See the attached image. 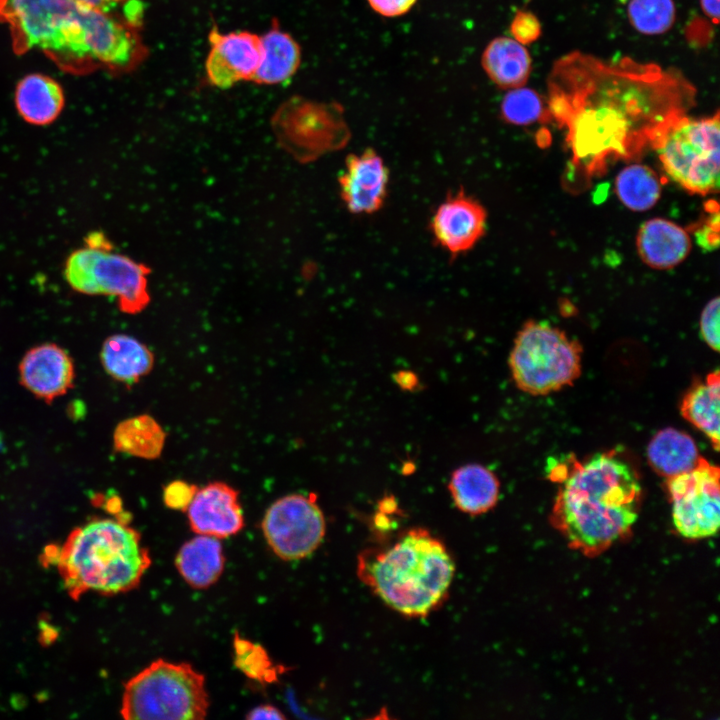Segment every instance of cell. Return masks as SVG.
Wrapping results in <instances>:
<instances>
[{"mask_svg":"<svg viewBox=\"0 0 720 720\" xmlns=\"http://www.w3.org/2000/svg\"><path fill=\"white\" fill-rule=\"evenodd\" d=\"M17 53L38 50L71 73L126 72L146 56L136 24L77 0H0Z\"/></svg>","mask_w":720,"mask_h":720,"instance_id":"obj_2","label":"cell"},{"mask_svg":"<svg viewBox=\"0 0 720 720\" xmlns=\"http://www.w3.org/2000/svg\"><path fill=\"white\" fill-rule=\"evenodd\" d=\"M285 715L276 708L273 705L270 704H263L254 707L246 714V719L249 720H256V719H285Z\"/></svg>","mask_w":720,"mask_h":720,"instance_id":"obj_37","label":"cell"},{"mask_svg":"<svg viewBox=\"0 0 720 720\" xmlns=\"http://www.w3.org/2000/svg\"><path fill=\"white\" fill-rule=\"evenodd\" d=\"M165 441L166 433L163 427L148 414L124 419L113 432V447L116 452L145 460L159 458Z\"/></svg>","mask_w":720,"mask_h":720,"instance_id":"obj_27","label":"cell"},{"mask_svg":"<svg viewBox=\"0 0 720 720\" xmlns=\"http://www.w3.org/2000/svg\"><path fill=\"white\" fill-rule=\"evenodd\" d=\"M209 706L202 673L159 658L125 683L120 712L128 720H202Z\"/></svg>","mask_w":720,"mask_h":720,"instance_id":"obj_6","label":"cell"},{"mask_svg":"<svg viewBox=\"0 0 720 720\" xmlns=\"http://www.w3.org/2000/svg\"><path fill=\"white\" fill-rule=\"evenodd\" d=\"M647 458L653 470L667 479L691 470L700 455L690 435L667 427L658 431L650 440Z\"/></svg>","mask_w":720,"mask_h":720,"instance_id":"obj_25","label":"cell"},{"mask_svg":"<svg viewBox=\"0 0 720 720\" xmlns=\"http://www.w3.org/2000/svg\"><path fill=\"white\" fill-rule=\"evenodd\" d=\"M397 383L406 389H412L415 385H417V380L414 374L410 372H399L398 375L395 377Z\"/></svg>","mask_w":720,"mask_h":720,"instance_id":"obj_40","label":"cell"},{"mask_svg":"<svg viewBox=\"0 0 720 720\" xmlns=\"http://www.w3.org/2000/svg\"><path fill=\"white\" fill-rule=\"evenodd\" d=\"M569 464L551 467V478L559 483L553 522L571 546L592 556L630 531L642 487L632 466L613 452Z\"/></svg>","mask_w":720,"mask_h":720,"instance_id":"obj_3","label":"cell"},{"mask_svg":"<svg viewBox=\"0 0 720 720\" xmlns=\"http://www.w3.org/2000/svg\"><path fill=\"white\" fill-rule=\"evenodd\" d=\"M700 5L704 14L714 23H718L719 0H700Z\"/></svg>","mask_w":720,"mask_h":720,"instance_id":"obj_38","label":"cell"},{"mask_svg":"<svg viewBox=\"0 0 720 720\" xmlns=\"http://www.w3.org/2000/svg\"><path fill=\"white\" fill-rule=\"evenodd\" d=\"M57 562L71 592L114 595L136 588L152 559L127 522L95 518L70 534Z\"/></svg>","mask_w":720,"mask_h":720,"instance_id":"obj_5","label":"cell"},{"mask_svg":"<svg viewBox=\"0 0 720 720\" xmlns=\"http://www.w3.org/2000/svg\"><path fill=\"white\" fill-rule=\"evenodd\" d=\"M276 131L281 146L302 163L342 149L351 136L344 109L336 102L294 103L280 115Z\"/></svg>","mask_w":720,"mask_h":720,"instance_id":"obj_10","label":"cell"},{"mask_svg":"<svg viewBox=\"0 0 720 720\" xmlns=\"http://www.w3.org/2000/svg\"><path fill=\"white\" fill-rule=\"evenodd\" d=\"M78 2L103 11H110L113 6L129 0H77Z\"/></svg>","mask_w":720,"mask_h":720,"instance_id":"obj_39","label":"cell"},{"mask_svg":"<svg viewBox=\"0 0 720 720\" xmlns=\"http://www.w3.org/2000/svg\"><path fill=\"white\" fill-rule=\"evenodd\" d=\"M512 38L523 45L531 44L541 35V24L530 11L518 10L510 24Z\"/></svg>","mask_w":720,"mask_h":720,"instance_id":"obj_33","label":"cell"},{"mask_svg":"<svg viewBox=\"0 0 720 720\" xmlns=\"http://www.w3.org/2000/svg\"><path fill=\"white\" fill-rule=\"evenodd\" d=\"M448 489L458 510L476 516L488 512L496 505L500 483L487 467L469 463L452 472Z\"/></svg>","mask_w":720,"mask_h":720,"instance_id":"obj_19","label":"cell"},{"mask_svg":"<svg viewBox=\"0 0 720 720\" xmlns=\"http://www.w3.org/2000/svg\"><path fill=\"white\" fill-rule=\"evenodd\" d=\"M186 513L196 535L228 538L239 533L245 524L239 491L222 481L198 488Z\"/></svg>","mask_w":720,"mask_h":720,"instance_id":"obj_16","label":"cell"},{"mask_svg":"<svg viewBox=\"0 0 720 720\" xmlns=\"http://www.w3.org/2000/svg\"><path fill=\"white\" fill-rule=\"evenodd\" d=\"M65 96L61 85L50 76L32 73L23 77L15 90V106L26 122L45 126L61 114Z\"/></svg>","mask_w":720,"mask_h":720,"instance_id":"obj_21","label":"cell"},{"mask_svg":"<svg viewBox=\"0 0 720 720\" xmlns=\"http://www.w3.org/2000/svg\"><path fill=\"white\" fill-rule=\"evenodd\" d=\"M615 190L625 207L633 211H646L659 200L661 181L650 167L635 163L618 173Z\"/></svg>","mask_w":720,"mask_h":720,"instance_id":"obj_28","label":"cell"},{"mask_svg":"<svg viewBox=\"0 0 720 720\" xmlns=\"http://www.w3.org/2000/svg\"><path fill=\"white\" fill-rule=\"evenodd\" d=\"M175 567L192 588L206 589L214 585L225 567V555L220 539L196 535L178 550Z\"/></svg>","mask_w":720,"mask_h":720,"instance_id":"obj_20","label":"cell"},{"mask_svg":"<svg viewBox=\"0 0 720 720\" xmlns=\"http://www.w3.org/2000/svg\"><path fill=\"white\" fill-rule=\"evenodd\" d=\"M260 41V61L251 81L274 85L289 80L301 62L299 44L276 23L260 36Z\"/></svg>","mask_w":720,"mask_h":720,"instance_id":"obj_24","label":"cell"},{"mask_svg":"<svg viewBox=\"0 0 720 720\" xmlns=\"http://www.w3.org/2000/svg\"><path fill=\"white\" fill-rule=\"evenodd\" d=\"M340 196L346 209L355 215L379 211L387 196L389 170L383 158L373 149L346 158L338 179Z\"/></svg>","mask_w":720,"mask_h":720,"instance_id":"obj_15","label":"cell"},{"mask_svg":"<svg viewBox=\"0 0 720 720\" xmlns=\"http://www.w3.org/2000/svg\"><path fill=\"white\" fill-rule=\"evenodd\" d=\"M198 488L184 480H173L163 489V502L169 509L186 512Z\"/></svg>","mask_w":720,"mask_h":720,"instance_id":"obj_32","label":"cell"},{"mask_svg":"<svg viewBox=\"0 0 720 720\" xmlns=\"http://www.w3.org/2000/svg\"><path fill=\"white\" fill-rule=\"evenodd\" d=\"M63 272L74 291L114 297L124 313H140L150 302L147 280L150 269L116 252L102 232L87 235L85 245L67 257Z\"/></svg>","mask_w":720,"mask_h":720,"instance_id":"obj_7","label":"cell"},{"mask_svg":"<svg viewBox=\"0 0 720 720\" xmlns=\"http://www.w3.org/2000/svg\"><path fill=\"white\" fill-rule=\"evenodd\" d=\"M370 8L377 14L387 17H399L408 13L417 0H367Z\"/></svg>","mask_w":720,"mask_h":720,"instance_id":"obj_35","label":"cell"},{"mask_svg":"<svg viewBox=\"0 0 720 720\" xmlns=\"http://www.w3.org/2000/svg\"><path fill=\"white\" fill-rule=\"evenodd\" d=\"M357 572L387 606L417 618L445 601L455 564L442 541L424 528H410L392 543L362 552Z\"/></svg>","mask_w":720,"mask_h":720,"instance_id":"obj_4","label":"cell"},{"mask_svg":"<svg viewBox=\"0 0 720 720\" xmlns=\"http://www.w3.org/2000/svg\"><path fill=\"white\" fill-rule=\"evenodd\" d=\"M719 113L705 118L680 116L667 124L651 146L666 175L699 195L719 190Z\"/></svg>","mask_w":720,"mask_h":720,"instance_id":"obj_9","label":"cell"},{"mask_svg":"<svg viewBox=\"0 0 720 720\" xmlns=\"http://www.w3.org/2000/svg\"><path fill=\"white\" fill-rule=\"evenodd\" d=\"M627 15L633 28L644 35H660L669 31L676 18L673 0H630Z\"/></svg>","mask_w":720,"mask_h":720,"instance_id":"obj_29","label":"cell"},{"mask_svg":"<svg viewBox=\"0 0 720 720\" xmlns=\"http://www.w3.org/2000/svg\"><path fill=\"white\" fill-rule=\"evenodd\" d=\"M234 665L248 678L261 684L273 683L282 673L281 666L274 665L265 648L240 634L233 638Z\"/></svg>","mask_w":720,"mask_h":720,"instance_id":"obj_30","label":"cell"},{"mask_svg":"<svg viewBox=\"0 0 720 720\" xmlns=\"http://www.w3.org/2000/svg\"><path fill=\"white\" fill-rule=\"evenodd\" d=\"M719 214L718 210L711 211L710 217L706 219L697 231H695L698 244L706 249L712 250L718 246L719 231Z\"/></svg>","mask_w":720,"mask_h":720,"instance_id":"obj_36","label":"cell"},{"mask_svg":"<svg viewBox=\"0 0 720 720\" xmlns=\"http://www.w3.org/2000/svg\"><path fill=\"white\" fill-rule=\"evenodd\" d=\"M485 208L463 190L449 194L435 209L430 227L436 243L455 257L469 251L486 231Z\"/></svg>","mask_w":720,"mask_h":720,"instance_id":"obj_14","label":"cell"},{"mask_svg":"<svg viewBox=\"0 0 720 720\" xmlns=\"http://www.w3.org/2000/svg\"><path fill=\"white\" fill-rule=\"evenodd\" d=\"M581 345L546 321H527L509 355L515 385L540 396L563 389L581 374Z\"/></svg>","mask_w":720,"mask_h":720,"instance_id":"obj_8","label":"cell"},{"mask_svg":"<svg viewBox=\"0 0 720 720\" xmlns=\"http://www.w3.org/2000/svg\"><path fill=\"white\" fill-rule=\"evenodd\" d=\"M500 112L502 118L516 126H526L544 118L546 113L541 96L524 86L511 88L504 95Z\"/></svg>","mask_w":720,"mask_h":720,"instance_id":"obj_31","label":"cell"},{"mask_svg":"<svg viewBox=\"0 0 720 720\" xmlns=\"http://www.w3.org/2000/svg\"><path fill=\"white\" fill-rule=\"evenodd\" d=\"M719 481V467L702 456L691 470L667 478L673 524L682 537L697 540L718 531Z\"/></svg>","mask_w":720,"mask_h":720,"instance_id":"obj_12","label":"cell"},{"mask_svg":"<svg viewBox=\"0 0 720 720\" xmlns=\"http://www.w3.org/2000/svg\"><path fill=\"white\" fill-rule=\"evenodd\" d=\"M636 246L645 264L664 270L684 261L691 250V239L688 232L676 223L653 218L641 225Z\"/></svg>","mask_w":720,"mask_h":720,"instance_id":"obj_18","label":"cell"},{"mask_svg":"<svg viewBox=\"0 0 720 720\" xmlns=\"http://www.w3.org/2000/svg\"><path fill=\"white\" fill-rule=\"evenodd\" d=\"M210 49L205 62L208 82L227 89L238 82L252 80L261 55L260 36L249 31L209 33Z\"/></svg>","mask_w":720,"mask_h":720,"instance_id":"obj_13","label":"cell"},{"mask_svg":"<svg viewBox=\"0 0 720 720\" xmlns=\"http://www.w3.org/2000/svg\"><path fill=\"white\" fill-rule=\"evenodd\" d=\"M21 383L40 399L50 403L73 385V360L60 346L45 343L26 352L19 365Z\"/></svg>","mask_w":720,"mask_h":720,"instance_id":"obj_17","label":"cell"},{"mask_svg":"<svg viewBox=\"0 0 720 720\" xmlns=\"http://www.w3.org/2000/svg\"><path fill=\"white\" fill-rule=\"evenodd\" d=\"M100 359L112 378L127 385L135 384L148 375L155 363L150 348L127 334H114L106 338Z\"/></svg>","mask_w":720,"mask_h":720,"instance_id":"obj_22","label":"cell"},{"mask_svg":"<svg viewBox=\"0 0 720 720\" xmlns=\"http://www.w3.org/2000/svg\"><path fill=\"white\" fill-rule=\"evenodd\" d=\"M720 375L715 370L705 381L694 384L684 395L680 412L682 417L704 433L715 451L719 449Z\"/></svg>","mask_w":720,"mask_h":720,"instance_id":"obj_26","label":"cell"},{"mask_svg":"<svg viewBox=\"0 0 720 720\" xmlns=\"http://www.w3.org/2000/svg\"><path fill=\"white\" fill-rule=\"evenodd\" d=\"M481 65L496 86L511 89L526 84L532 61L525 45L512 37L499 36L485 47Z\"/></svg>","mask_w":720,"mask_h":720,"instance_id":"obj_23","label":"cell"},{"mask_svg":"<svg viewBox=\"0 0 720 720\" xmlns=\"http://www.w3.org/2000/svg\"><path fill=\"white\" fill-rule=\"evenodd\" d=\"M719 297L711 299L700 316V334L704 342L719 352Z\"/></svg>","mask_w":720,"mask_h":720,"instance_id":"obj_34","label":"cell"},{"mask_svg":"<svg viewBox=\"0 0 720 720\" xmlns=\"http://www.w3.org/2000/svg\"><path fill=\"white\" fill-rule=\"evenodd\" d=\"M548 112L581 107L628 132L643 148L695 103L679 72L629 58L605 62L581 52L561 57L548 78Z\"/></svg>","mask_w":720,"mask_h":720,"instance_id":"obj_1","label":"cell"},{"mask_svg":"<svg viewBox=\"0 0 720 720\" xmlns=\"http://www.w3.org/2000/svg\"><path fill=\"white\" fill-rule=\"evenodd\" d=\"M264 538L284 561L310 556L322 543L326 522L314 494L292 493L276 499L261 521Z\"/></svg>","mask_w":720,"mask_h":720,"instance_id":"obj_11","label":"cell"}]
</instances>
